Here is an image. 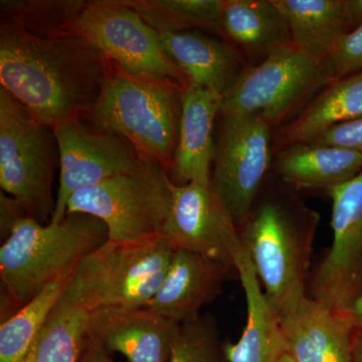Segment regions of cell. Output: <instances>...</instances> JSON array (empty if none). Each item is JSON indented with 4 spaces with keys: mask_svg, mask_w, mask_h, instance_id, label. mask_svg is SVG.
Returning a JSON list of instances; mask_svg holds the SVG:
<instances>
[{
    "mask_svg": "<svg viewBox=\"0 0 362 362\" xmlns=\"http://www.w3.org/2000/svg\"><path fill=\"white\" fill-rule=\"evenodd\" d=\"M103 221L90 214H66L59 223L23 216L0 247V279L6 299L18 309L47 285L74 273L108 242Z\"/></svg>",
    "mask_w": 362,
    "mask_h": 362,
    "instance_id": "3",
    "label": "cell"
},
{
    "mask_svg": "<svg viewBox=\"0 0 362 362\" xmlns=\"http://www.w3.org/2000/svg\"><path fill=\"white\" fill-rule=\"evenodd\" d=\"M161 238L175 251L195 252L235 271L244 247L239 228L211 183H175Z\"/></svg>",
    "mask_w": 362,
    "mask_h": 362,
    "instance_id": "12",
    "label": "cell"
},
{
    "mask_svg": "<svg viewBox=\"0 0 362 362\" xmlns=\"http://www.w3.org/2000/svg\"><path fill=\"white\" fill-rule=\"evenodd\" d=\"M183 89L185 86L175 81L129 73L111 62L108 78L89 117L122 136L143 158L159 164L170 175Z\"/></svg>",
    "mask_w": 362,
    "mask_h": 362,
    "instance_id": "4",
    "label": "cell"
},
{
    "mask_svg": "<svg viewBox=\"0 0 362 362\" xmlns=\"http://www.w3.org/2000/svg\"><path fill=\"white\" fill-rule=\"evenodd\" d=\"M288 354L296 362H354L356 330L349 314L307 295L280 316Z\"/></svg>",
    "mask_w": 362,
    "mask_h": 362,
    "instance_id": "15",
    "label": "cell"
},
{
    "mask_svg": "<svg viewBox=\"0 0 362 362\" xmlns=\"http://www.w3.org/2000/svg\"><path fill=\"white\" fill-rule=\"evenodd\" d=\"M221 98L209 90L187 85L183 89L182 111L170 177L175 185L211 183L216 147L214 123Z\"/></svg>",
    "mask_w": 362,
    "mask_h": 362,
    "instance_id": "18",
    "label": "cell"
},
{
    "mask_svg": "<svg viewBox=\"0 0 362 362\" xmlns=\"http://www.w3.org/2000/svg\"><path fill=\"white\" fill-rule=\"evenodd\" d=\"M84 0H2L0 16L26 26H64L86 6Z\"/></svg>",
    "mask_w": 362,
    "mask_h": 362,
    "instance_id": "28",
    "label": "cell"
},
{
    "mask_svg": "<svg viewBox=\"0 0 362 362\" xmlns=\"http://www.w3.org/2000/svg\"><path fill=\"white\" fill-rule=\"evenodd\" d=\"M54 128L59 144V181L51 223L65 218L68 202L76 192L130 173L147 160L122 136L89 116Z\"/></svg>",
    "mask_w": 362,
    "mask_h": 362,
    "instance_id": "10",
    "label": "cell"
},
{
    "mask_svg": "<svg viewBox=\"0 0 362 362\" xmlns=\"http://www.w3.org/2000/svg\"><path fill=\"white\" fill-rule=\"evenodd\" d=\"M235 270L246 297L247 323L237 342L225 344L226 361L277 362L287 351L280 317L267 298L245 247L235 259Z\"/></svg>",
    "mask_w": 362,
    "mask_h": 362,
    "instance_id": "20",
    "label": "cell"
},
{
    "mask_svg": "<svg viewBox=\"0 0 362 362\" xmlns=\"http://www.w3.org/2000/svg\"><path fill=\"white\" fill-rule=\"evenodd\" d=\"M349 314L356 332L362 334V288L354 303L350 306Z\"/></svg>",
    "mask_w": 362,
    "mask_h": 362,
    "instance_id": "33",
    "label": "cell"
},
{
    "mask_svg": "<svg viewBox=\"0 0 362 362\" xmlns=\"http://www.w3.org/2000/svg\"><path fill=\"white\" fill-rule=\"evenodd\" d=\"M309 142L344 147L362 153V118L334 126Z\"/></svg>",
    "mask_w": 362,
    "mask_h": 362,
    "instance_id": "30",
    "label": "cell"
},
{
    "mask_svg": "<svg viewBox=\"0 0 362 362\" xmlns=\"http://www.w3.org/2000/svg\"><path fill=\"white\" fill-rule=\"evenodd\" d=\"M277 362H296L294 359L292 358V356L288 354L287 351L285 352L284 354H282V356L278 359Z\"/></svg>",
    "mask_w": 362,
    "mask_h": 362,
    "instance_id": "36",
    "label": "cell"
},
{
    "mask_svg": "<svg viewBox=\"0 0 362 362\" xmlns=\"http://www.w3.org/2000/svg\"><path fill=\"white\" fill-rule=\"evenodd\" d=\"M332 243L309 279L308 295L349 313L362 288V171L328 190Z\"/></svg>",
    "mask_w": 362,
    "mask_h": 362,
    "instance_id": "11",
    "label": "cell"
},
{
    "mask_svg": "<svg viewBox=\"0 0 362 362\" xmlns=\"http://www.w3.org/2000/svg\"><path fill=\"white\" fill-rule=\"evenodd\" d=\"M346 6L354 28L362 25V0H346Z\"/></svg>",
    "mask_w": 362,
    "mask_h": 362,
    "instance_id": "34",
    "label": "cell"
},
{
    "mask_svg": "<svg viewBox=\"0 0 362 362\" xmlns=\"http://www.w3.org/2000/svg\"><path fill=\"white\" fill-rule=\"evenodd\" d=\"M362 118V71L338 78L326 86L297 118L280 132V148L309 142L323 132Z\"/></svg>",
    "mask_w": 362,
    "mask_h": 362,
    "instance_id": "23",
    "label": "cell"
},
{
    "mask_svg": "<svg viewBox=\"0 0 362 362\" xmlns=\"http://www.w3.org/2000/svg\"><path fill=\"white\" fill-rule=\"evenodd\" d=\"M330 83L325 59L288 42L245 70L221 99L218 115H257L276 125Z\"/></svg>",
    "mask_w": 362,
    "mask_h": 362,
    "instance_id": "7",
    "label": "cell"
},
{
    "mask_svg": "<svg viewBox=\"0 0 362 362\" xmlns=\"http://www.w3.org/2000/svg\"><path fill=\"white\" fill-rule=\"evenodd\" d=\"M166 54L187 78L188 85L223 98L246 70L235 45L201 32L159 33Z\"/></svg>",
    "mask_w": 362,
    "mask_h": 362,
    "instance_id": "19",
    "label": "cell"
},
{
    "mask_svg": "<svg viewBox=\"0 0 362 362\" xmlns=\"http://www.w3.org/2000/svg\"><path fill=\"white\" fill-rule=\"evenodd\" d=\"M173 185L165 169L145 160L130 173L76 192L66 214H87L103 221L112 244H147L161 237Z\"/></svg>",
    "mask_w": 362,
    "mask_h": 362,
    "instance_id": "6",
    "label": "cell"
},
{
    "mask_svg": "<svg viewBox=\"0 0 362 362\" xmlns=\"http://www.w3.org/2000/svg\"><path fill=\"white\" fill-rule=\"evenodd\" d=\"M220 30L246 54L262 59L292 42L273 0H221Z\"/></svg>",
    "mask_w": 362,
    "mask_h": 362,
    "instance_id": "22",
    "label": "cell"
},
{
    "mask_svg": "<svg viewBox=\"0 0 362 362\" xmlns=\"http://www.w3.org/2000/svg\"><path fill=\"white\" fill-rule=\"evenodd\" d=\"M354 362H362V334L359 332L354 340Z\"/></svg>",
    "mask_w": 362,
    "mask_h": 362,
    "instance_id": "35",
    "label": "cell"
},
{
    "mask_svg": "<svg viewBox=\"0 0 362 362\" xmlns=\"http://www.w3.org/2000/svg\"><path fill=\"white\" fill-rule=\"evenodd\" d=\"M0 211H1V233H6V239L11 228L20 218L26 216L25 211L18 206V202L13 197L4 194L1 192L0 194Z\"/></svg>",
    "mask_w": 362,
    "mask_h": 362,
    "instance_id": "31",
    "label": "cell"
},
{
    "mask_svg": "<svg viewBox=\"0 0 362 362\" xmlns=\"http://www.w3.org/2000/svg\"><path fill=\"white\" fill-rule=\"evenodd\" d=\"M112 63L139 75L188 82L166 54L160 35L123 0H93L68 23Z\"/></svg>",
    "mask_w": 362,
    "mask_h": 362,
    "instance_id": "9",
    "label": "cell"
},
{
    "mask_svg": "<svg viewBox=\"0 0 362 362\" xmlns=\"http://www.w3.org/2000/svg\"><path fill=\"white\" fill-rule=\"evenodd\" d=\"M170 362H228L213 317L201 315L181 324Z\"/></svg>",
    "mask_w": 362,
    "mask_h": 362,
    "instance_id": "27",
    "label": "cell"
},
{
    "mask_svg": "<svg viewBox=\"0 0 362 362\" xmlns=\"http://www.w3.org/2000/svg\"><path fill=\"white\" fill-rule=\"evenodd\" d=\"M232 274L237 271L220 262L175 251L160 289L146 308L180 324L194 320L206 305L220 296Z\"/></svg>",
    "mask_w": 362,
    "mask_h": 362,
    "instance_id": "16",
    "label": "cell"
},
{
    "mask_svg": "<svg viewBox=\"0 0 362 362\" xmlns=\"http://www.w3.org/2000/svg\"><path fill=\"white\" fill-rule=\"evenodd\" d=\"M211 185L238 228L251 216L272 162V125L257 115H218Z\"/></svg>",
    "mask_w": 362,
    "mask_h": 362,
    "instance_id": "8",
    "label": "cell"
},
{
    "mask_svg": "<svg viewBox=\"0 0 362 362\" xmlns=\"http://www.w3.org/2000/svg\"><path fill=\"white\" fill-rule=\"evenodd\" d=\"M180 325L148 308L100 309L93 320L90 337L129 362H170Z\"/></svg>",
    "mask_w": 362,
    "mask_h": 362,
    "instance_id": "17",
    "label": "cell"
},
{
    "mask_svg": "<svg viewBox=\"0 0 362 362\" xmlns=\"http://www.w3.org/2000/svg\"><path fill=\"white\" fill-rule=\"evenodd\" d=\"M280 149L274 168L292 187L328 192L362 171V153L356 150L316 142L295 143Z\"/></svg>",
    "mask_w": 362,
    "mask_h": 362,
    "instance_id": "21",
    "label": "cell"
},
{
    "mask_svg": "<svg viewBox=\"0 0 362 362\" xmlns=\"http://www.w3.org/2000/svg\"><path fill=\"white\" fill-rule=\"evenodd\" d=\"M59 151L54 128L40 122L0 87V187L26 216L51 223Z\"/></svg>",
    "mask_w": 362,
    "mask_h": 362,
    "instance_id": "5",
    "label": "cell"
},
{
    "mask_svg": "<svg viewBox=\"0 0 362 362\" xmlns=\"http://www.w3.org/2000/svg\"><path fill=\"white\" fill-rule=\"evenodd\" d=\"M102 256L101 309L146 308L168 274L175 250L163 238L147 244L121 246L107 242Z\"/></svg>",
    "mask_w": 362,
    "mask_h": 362,
    "instance_id": "14",
    "label": "cell"
},
{
    "mask_svg": "<svg viewBox=\"0 0 362 362\" xmlns=\"http://www.w3.org/2000/svg\"><path fill=\"white\" fill-rule=\"evenodd\" d=\"M101 308L100 262L94 252L71 276L23 362L80 361Z\"/></svg>",
    "mask_w": 362,
    "mask_h": 362,
    "instance_id": "13",
    "label": "cell"
},
{
    "mask_svg": "<svg viewBox=\"0 0 362 362\" xmlns=\"http://www.w3.org/2000/svg\"><path fill=\"white\" fill-rule=\"evenodd\" d=\"M293 44L325 59L340 37L354 30L346 0H273Z\"/></svg>",
    "mask_w": 362,
    "mask_h": 362,
    "instance_id": "24",
    "label": "cell"
},
{
    "mask_svg": "<svg viewBox=\"0 0 362 362\" xmlns=\"http://www.w3.org/2000/svg\"><path fill=\"white\" fill-rule=\"evenodd\" d=\"M74 273L47 285L28 303L1 323L0 362L23 361Z\"/></svg>",
    "mask_w": 362,
    "mask_h": 362,
    "instance_id": "25",
    "label": "cell"
},
{
    "mask_svg": "<svg viewBox=\"0 0 362 362\" xmlns=\"http://www.w3.org/2000/svg\"><path fill=\"white\" fill-rule=\"evenodd\" d=\"M320 216L288 192L255 204L240 240L279 317L308 295L314 238Z\"/></svg>",
    "mask_w": 362,
    "mask_h": 362,
    "instance_id": "2",
    "label": "cell"
},
{
    "mask_svg": "<svg viewBox=\"0 0 362 362\" xmlns=\"http://www.w3.org/2000/svg\"><path fill=\"white\" fill-rule=\"evenodd\" d=\"M325 64L331 82L362 71V25L340 37Z\"/></svg>",
    "mask_w": 362,
    "mask_h": 362,
    "instance_id": "29",
    "label": "cell"
},
{
    "mask_svg": "<svg viewBox=\"0 0 362 362\" xmlns=\"http://www.w3.org/2000/svg\"><path fill=\"white\" fill-rule=\"evenodd\" d=\"M159 33L192 32L194 28L221 33V0H123Z\"/></svg>",
    "mask_w": 362,
    "mask_h": 362,
    "instance_id": "26",
    "label": "cell"
},
{
    "mask_svg": "<svg viewBox=\"0 0 362 362\" xmlns=\"http://www.w3.org/2000/svg\"><path fill=\"white\" fill-rule=\"evenodd\" d=\"M80 362H112L109 351L101 343L89 337L84 354Z\"/></svg>",
    "mask_w": 362,
    "mask_h": 362,
    "instance_id": "32",
    "label": "cell"
},
{
    "mask_svg": "<svg viewBox=\"0 0 362 362\" xmlns=\"http://www.w3.org/2000/svg\"><path fill=\"white\" fill-rule=\"evenodd\" d=\"M111 62L70 26H26L0 18V87L40 122L89 116Z\"/></svg>",
    "mask_w": 362,
    "mask_h": 362,
    "instance_id": "1",
    "label": "cell"
}]
</instances>
